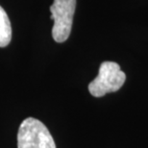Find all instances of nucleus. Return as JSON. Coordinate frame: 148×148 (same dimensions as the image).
Instances as JSON below:
<instances>
[{"label": "nucleus", "mask_w": 148, "mask_h": 148, "mask_svg": "<svg viewBox=\"0 0 148 148\" xmlns=\"http://www.w3.org/2000/svg\"><path fill=\"white\" fill-rule=\"evenodd\" d=\"M17 148H56L47 127L34 117L21 122L17 133Z\"/></svg>", "instance_id": "nucleus-1"}, {"label": "nucleus", "mask_w": 148, "mask_h": 148, "mask_svg": "<svg viewBox=\"0 0 148 148\" xmlns=\"http://www.w3.org/2000/svg\"><path fill=\"white\" fill-rule=\"evenodd\" d=\"M126 80V75L114 62H103L99 73L88 85L90 93L94 97H102L109 92L117 91Z\"/></svg>", "instance_id": "nucleus-2"}, {"label": "nucleus", "mask_w": 148, "mask_h": 148, "mask_svg": "<svg viewBox=\"0 0 148 148\" xmlns=\"http://www.w3.org/2000/svg\"><path fill=\"white\" fill-rule=\"evenodd\" d=\"M76 0H54L50 6L51 18L54 20L52 37L57 42H64L69 38L72 28Z\"/></svg>", "instance_id": "nucleus-3"}, {"label": "nucleus", "mask_w": 148, "mask_h": 148, "mask_svg": "<svg viewBox=\"0 0 148 148\" xmlns=\"http://www.w3.org/2000/svg\"><path fill=\"white\" fill-rule=\"evenodd\" d=\"M12 40V26L5 10L0 6V47L7 46Z\"/></svg>", "instance_id": "nucleus-4"}]
</instances>
